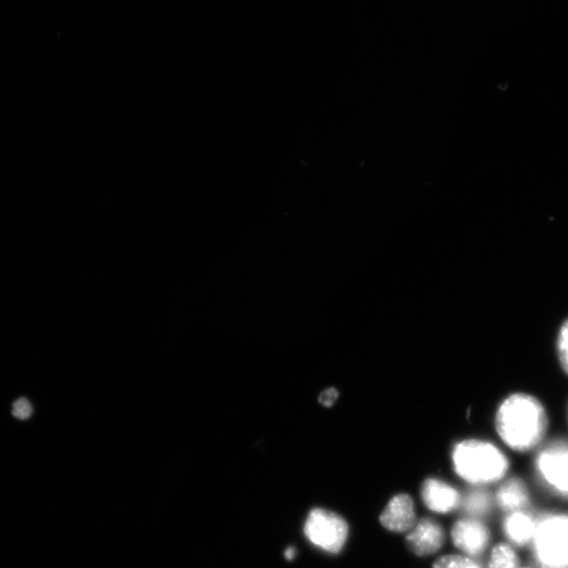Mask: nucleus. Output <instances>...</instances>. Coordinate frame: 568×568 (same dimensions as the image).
Returning <instances> with one entry per match:
<instances>
[{
    "label": "nucleus",
    "instance_id": "17",
    "mask_svg": "<svg viewBox=\"0 0 568 568\" xmlns=\"http://www.w3.org/2000/svg\"><path fill=\"white\" fill-rule=\"evenodd\" d=\"M338 398L339 392L334 388H330L320 394L319 402L323 405V407L331 408Z\"/></svg>",
    "mask_w": 568,
    "mask_h": 568
},
{
    "label": "nucleus",
    "instance_id": "8",
    "mask_svg": "<svg viewBox=\"0 0 568 568\" xmlns=\"http://www.w3.org/2000/svg\"><path fill=\"white\" fill-rule=\"evenodd\" d=\"M462 493L440 478H426L420 488V500L426 510L437 516H448L460 510Z\"/></svg>",
    "mask_w": 568,
    "mask_h": 568
},
{
    "label": "nucleus",
    "instance_id": "14",
    "mask_svg": "<svg viewBox=\"0 0 568 568\" xmlns=\"http://www.w3.org/2000/svg\"><path fill=\"white\" fill-rule=\"evenodd\" d=\"M432 568H484V565L478 559L456 553L439 556Z\"/></svg>",
    "mask_w": 568,
    "mask_h": 568
},
{
    "label": "nucleus",
    "instance_id": "13",
    "mask_svg": "<svg viewBox=\"0 0 568 568\" xmlns=\"http://www.w3.org/2000/svg\"><path fill=\"white\" fill-rule=\"evenodd\" d=\"M522 553L503 540L494 542L484 568H520L525 563Z\"/></svg>",
    "mask_w": 568,
    "mask_h": 568
},
{
    "label": "nucleus",
    "instance_id": "2",
    "mask_svg": "<svg viewBox=\"0 0 568 568\" xmlns=\"http://www.w3.org/2000/svg\"><path fill=\"white\" fill-rule=\"evenodd\" d=\"M454 473L472 488L490 489L511 475L512 463L496 444L482 439L457 442L451 453Z\"/></svg>",
    "mask_w": 568,
    "mask_h": 568
},
{
    "label": "nucleus",
    "instance_id": "5",
    "mask_svg": "<svg viewBox=\"0 0 568 568\" xmlns=\"http://www.w3.org/2000/svg\"><path fill=\"white\" fill-rule=\"evenodd\" d=\"M303 534L318 551L330 556H339L349 543L351 525L341 514L327 507L317 506L309 512L304 521Z\"/></svg>",
    "mask_w": 568,
    "mask_h": 568
},
{
    "label": "nucleus",
    "instance_id": "1",
    "mask_svg": "<svg viewBox=\"0 0 568 568\" xmlns=\"http://www.w3.org/2000/svg\"><path fill=\"white\" fill-rule=\"evenodd\" d=\"M549 428L542 403L527 394H513L502 401L496 414V430L502 442L519 454L536 451Z\"/></svg>",
    "mask_w": 568,
    "mask_h": 568
},
{
    "label": "nucleus",
    "instance_id": "6",
    "mask_svg": "<svg viewBox=\"0 0 568 568\" xmlns=\"http://www.w3.org/2000/svg\"><path fill=\"white\" fill-rule=\"evenodd\" d=\"M450 539L459 554L479 560L490 551L494 534L488 521L463 516L453 523Z\"/></svg>",
    "mask_w": 568,
    "mask_h": 568
},
{
    "label": "nucleus",
    "instance_id": "7",
    "mask_svg": "<svg viewBox=\"0 0 568 568\" xmlns=\"http://www.w3.org/2000/svg\"><path fill=\"white\" fill-rule=\"evenodd\" d=\"M448 541V532L443 524L434 517L419 518L413 529L405 535V544L409 551L418 558L438 555Z\"/></svg>",
    "mask_w": 568,
    "mask_h": 568
},
{
    "label": "nucleus",
    "instance_id": "15",
    "mask_svg": "<svg viewBox=\"0 0 568 568\" xmlns=\"http://www.w3.org/2000/svg\"><path fill=\"white\" fill-rule=\"evenodd\" d=\"M557 351L561 368L568 375V319L563 323L559 331Z\"/></svg>",
    "mask_w": 568,
    "mask_h": 568
},
{
    "label": "nucleus",
    "instance_id": "19",
    "mask_svg": "<svg viewBox=\"0 0 568 568\" xmlns=\"http://www.w3.org/2000/svg\"><path fill=\"white\" fill-rule=\"evenodd\" d=\"M520 568H538V567L532 564L531 562H525Z\"/></svg>",
    "mask_w": 568,
    "mask_h": 568
},
{
    "label": "nucleus",
    "instance_id": "9",
    "mask_svg": "<svg viewBox=\"0 0 568 568\" xmlns=\"http://www.w3.org/2000/svg\"><path fill=\"white\" fill-rule=\"evenodd\" d=\"M538 514L537 507L502 514L499 524L502 540L521 552H527L536 534Z\"/></svg>",
    "mask_w": 568,
    "mask_h": 568
},
{
    "label": "nucleus",
    "instance_id": "16",
    "mask_svg": "<svg viewBox=\"0 0 568 568\" xmlns=\"http://www.w3.org/2000/svg\"><path fill=\"white\" fill-rule=\"evenodd\" d=\"M34 413L31 402L27 398H20L13 403L12 414L18 420H28Z\"/></svg>",
    "mask_w": 568,
    "mask_h": 568
},
{
    "label": "nucleus",
    "instance_id": "11",
    "mask_svg": "<svg viewBox=\"0 0 568 568\" xmlns=\"http://www.w3.org/2000/svg\"><path fill=\"white\" fill-rule=\"evenodd\" d=\"M418 519L414 498L408 493H399L394 495L384 506L379 516V523L389 533L407 535Z\"/></svg>",
    "mask_w": 568,
    "mask_h": 568
},
{
    "label": "nucleus",
    "instance_id": "3",
    "mask_svg": "<svg viewBox=\"0 0 568 568\" xmlns=\"http://www.w3.org/2000/svg\"><path fill=\"white\" fill-rule=\"evenodd\" d=\"M526 553L538 568H568V506L539 509L536 534Z\"/></svg>",
    "mask_w": 568,
    "mask_h": 568
},
{
    "label": "nucleus",
    "instance_id": "4",
    "mask_svg": "<svg viewBox=\"0 0 568 568\" xmlns=\"http://www.w3.org/2000/svg\"><path fill=\"white\" fill-rule=\"evenodd\" d=\"M534 479L550 505L568 506V440L543 446L533 461Z\"/></svg>",
    "mask_w": 568,
    "mask_h": 568
},
{
    "label": "nucleus",
    "instance_id": "18",
    "mask_svg": "<svg viewBox=\"0 0 568 568\" xmlns=\"http://www.w3.org/2000/svg\"><path fill=\"white\" fill-rule=\"evenodd\" d=\"M297 555V550L295 549V547H289V549L286 551V558L288 560H294L296 558Z\"/></svg>",
    "mask_w": 568,
    "mask_h": 568
},
{
    "label": "nucleus",
    "instance_id": "12",
    "mask_svg": "<svg viewBox=\"0 0 568 568\" xmlns=\"http://www.w3.org/2000/svg\"><path fill=\"white\" fill-rule=\"evenodd\" d=\"M460 510L466 517L488 521L497 511L493 492L485 488H472L462 495Z\"/></svg>",
    "mask_w": 568,
    "mask_h": 568
},
{
    "label": "nucleus",
    "instance_id": "10",
    "mask_svg": "<svg viewBox=\"0 0 568 568\" xmlns=\"http://www.w3.org/2000/svg\"><path fill=\"white\" fill-rule=\"evenodd\" d=\"M496 510L501 514L535 509L536 495L524 478L510 475L500 482L493 492Z\"/></svg>",
    "mask_w": 568,
    "mask_h": 568
}]
</instances>
